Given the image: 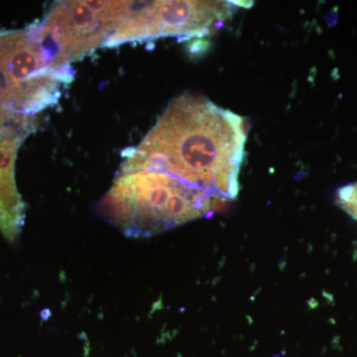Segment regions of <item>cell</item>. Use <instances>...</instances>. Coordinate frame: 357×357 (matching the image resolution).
Here are the masks:
<instances>
[{
    "label": "cell",
    "mask_w": 357,
    "mask_h": 357,
    "mask_svg": "<svg viewBox=\"0 0 357 357\" xmlns=\"http://www.w3.org/2000/svg\"><path fill=\"white\" fill-rule=\"evenodd\" d=\"M243 119L204 96L184 93L167 107L121 172L170 174L222 199L236 198L244 158Z\"/></svg>",
    "instance_id": "obj_1"
},
{
    "label": "cell",
    "mask_w": 357,
    "mask_h": 357,
    "mask_svg": "<svg viewBox=\"0 0 357 357\" xmlns=\"http://www.w3.org/2000/svg\"><path fill=\"white\" fill-rule=\"evenodd\" d=\"M218 199L170 174L138 170L119 173L98 211L126 236L137 238L208 217Z\"/></svg>",
    "instance_id": "obj_2"
},
{
    "label": "cell",
    "mask_w": 357,
    "mask_h": 357,
    "mask_svg": "<svg viewBox=\"0 0 357 357\" xmlns=\"http://www.w3.org/2000/svg\"><path fill=\"white\" fill-rule=\"evenodd\" d=\"M70 68L51 69L34 25L0 32V96L15 114L33 115L57 103L60 86L69 84Z\"/></svg>",
    "instance_id": "obj_3"
},
{
    "label": "cell",
    "mask_w": 357,
    "mask_h": 357,
    "mask_svg": "<svg viewBox=\"0 0 357 357\" xmlns=\"http://www.w3.org/2000/svg\"><path fill=\"white\" fill-rule=\"evenodd\" d=\"M241 1H121L114 33L103 47L159 37H201L231 17Z\"/></svg>",
    "instance_id": "obj_4"
},
{
    "label": "cell",
    "mask_w": 357,
    "mask_h": 357,
    "mask_svg": "<svg viewBox=\"0 0 357 357\" xmlns=\"http://www.w3.org/2000/svg\"><path fill=\"white\" fill-rule=\"evenodd\" d=\"M114 18L115 1L55 2L43 21L34 24L51 69L70 68L105 46L114 32Z\"/></svg>",
    "instance_id": "obj_5"
},
{
    "label": "cell",
    "mask_w": 357,
    "mask_h": 357,
    "mask_svg": "<svg viewBox=\"0 0 357 357\" xmlns=\"http://www.w3.org/2000/svg\"><path fill=\"white\" fill-rule=\"evenodd\" d=\"M29 132L18 126L0 131V231L14 243L24 222L25 208L15 184V160Z\"/></svg>",
    "instance_id": "obj_6"
},
{
    "label": "cell",
    "mask_w": 357,
    "mask_h": 357,
    "mask_svg": "<svg viewBox=\"0 0 357 357\" xmlns=\"http://www.w3.org/2000/svg\"><path fill=\"white\" fill-rule=\"evenodd\" d=\"M337 203L349 215L357 220V182L338 190Z\"/></svg>",
    "instance_id": "obj_7"
}]
</instances>
